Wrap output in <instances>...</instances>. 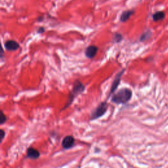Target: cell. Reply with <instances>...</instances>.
Segmentation results:
<instances>
[{"label":"cell","instance_id":"1","mask_svg":"<svg viewBox=\"0 0 168 168\" xmlns=\"http://www.w3.org/2000/svg\"><path fill=\"white\" fill-rule=\"evenodd\" d=\"M132 97V91L129 88H121L112 95L111 101L117 104H124L129 102Z\"/></svg>","mask_w":168,"mask_h":168},{"label":"cell","instance_id":"2","mask_svg":"<svg viewBox=\"0 0 168 168\" xmlns=\"http://www.w3.org/2000/svg\"><path fill=\"white\" fill-rule=\"evenodd\" d=\"M86 90V86L83 85V84L79 80H76L74 82L73 87L72 90L70 91V93L68 95V100H67V103L65 105V107L63 109H65L67 107H68L70 105L73 103L74 99L77 97V96L83 93Z\"/></svg>","mask_w":168,"mask_h":168},{"label":"cell","instance_id":"3","mask_svg":"<svg viewBox=\"0 0 168 168\" xmlns=\"http://www.w3.org/2000/svg\"><path fill=\"white\" fill-rule=\"evenodd\" d=\"M107 109H108L107 102V101L102 102L101 103L99 104V106L96 107L93 112H92L90 120H93L102 117L105 113L107 112Z\"/></svg>","mask_w":168,"mask_h":168},{"label":"cell","instance_id":"4","mask_svg":"<svg viewBox=\"0 0 168 168\" xmlns=\"http://www.w3.org/2000/svg\"><path fill=\"white\" fill-rule=\"evenodd\" d=\"M125 69H123L121 70L120 72H119L118 73H117L116 76L114 79V80H113L112 83V85H111V87H110V92H109V95H108V97H110V96L111 95H112L113 93H114V92L116 91L117 87L119 86L120 83V81H121V77H122L123 74H124L125 72Z\"/></svg>","mask_w":168,"mask_h":168},{"label":"cell","instance_id":"5","mask_svg":"<svg viewBox=\"0 0 168 168\" xmlns=\"http://www.w3.org/2000/svg\"><path fill=\"white\" fill-rule=\"evenodd\" d=\"M5 49L9 51H16L20 47V45L17 41L15 40H7L5 41L4 45Z\"/></svg>","mask_w":168,"mask_h":168},{"label":"cell","instance_id":"6","mask_svg":"<svg viewBox=\"0 0 168 168\" xmlns=\"http://www.w3.org/2000/svg\"><path fill=\"white\" fill-rule=\"evenodd\" d=\"M98 50L99 49L96 45H91L88 46V47L86 49L85 55L87 58L91 59V58H94L96 56V53L98 52Z\"/></svg>","mask_w":168,"mask_h":168},{"label":"cell","instance_id":"7","mask_svg":"<svg viewBox=\"0 0 168 168\" xmlns=\"http://www.w3.org/2000/svg\"><path fill=\"white\" fill-rule=\"evenodd\" d=\"M74 141H75V139L71 135L66 136L64 138H63L62 142V148L64 149H71L74 145Z\"/></svg>","mask_w":168,"mask_h":168},{"label":"cell","instance_id":"8","mask_svg":"<svg viewBox=\"0 0 168 168\" xmlns=\"http://www.w3.org/2000/svg\"><path fill=\"white\" fill-rule=\"evenodd\" d=\"M135 13V10L131 9V10H127L124 11L121 14L120 20L121 23H125L126 21H128L129 18Z\"/></svg>","mask_w":168,"mask_h":168},{"label":"cell","instance_id":"9","mask_svg":"<svg viewBox=\"0 0 168 168\" xmlns=\"http://www.w3.org/2000/svg\"><path fill=\"white\" fill-rule=\"evenodd\" d=\"M40 156L39 151L37 149H33V147H30L27 150V157L31 159H37Z\"/></svg>","mask_w":168,"mask_h":168},{"label":"cell","instance_id":"10","mask_svg":"<svg viewBox=\"0 0 168 168\" xmlns=\"http://www.w3.org/2000/svg\"><path fill=\"white\" fill-rule=\"evenodd\" d=\"M165 17V13L163 11H158L152 15V19L154 21L163 20Z\"/></svg>","mask_w":168,"mask_h":168},{"label":"cell","instance_id":"11","mask_svg":"<svg viewBox=\"0 0 168 168\" xmlns=\"http://www.w3.org/2000/svg\"><path fill=\"white\" fill-rule=\"evenodd\" d=\"M122 40H123V36L120 33H116L114 34V36H113L112 41L114 42V43L118 44L122 41Z\"/></svg>","mask_w":168,"mask_h":168},{"label":"cell","instance_id":"12","mask_svg":"<svg viewBox=\"0 0 168 168\" xmlns=\"http://www.w3.org/2000/svg\"><path fill=\"white\" fill-rule=\"evenodd\" d=\"M151 34H152V33H151V32L150 30H148L146 32L143 33L140 37V39H139L140 41H144L147 40L149 38H150L151 36Z\"/></svg>","mask_w":168,"mask_h":168},{"label":"cell","instance_id":"13","mask_svg":"<svg viewBox=\"0 0 168 168\" xmlns=\"http://www.w3.org/2000/svg\"><path fill=\"white\" fill-rule=\"evenodd\" d=\"M7 121V117L4 114L3 111H1V116H0V124L3 125L4 123H5Z\"/></svg>","mask_w":168,"mask_h":168},{"label":"cell","instance_id":"14","mask_svg":"<svg viewBox=\"0 0 168 168\" xmlns=\"http://www.w3.org/2000/svg\"><path fill=\"white\" fill-rule=\"evenodd\" d=\"M45 28L44 27H40L37 30V33H40V34H41V33H44L45 32Z\"/></svg>","mask_w":168,"mask_h":168},{"label":"cell","instance_id":"15","mask_svg":"<svg viewBox=\"0 0 168 168\" xmlns=\"http://www.w3.org/2000/svg\"><path fill=\"white\" fill-rule=\"evenodd\" d=\"M0 131H1V141H2L4 137H5V131H4V130H3V129L0 130Z\"/></svg>","mask_w":168,"mask_h":168},{"label":"cell","instance_id":"16","mask_svg":"<svg viewBox=\"0 0 168 168\" xmlns=\"http://www.w3.org/2000/svg\"><path fill=\"white\" fill-rule=\"evenodd\" d=\"M44 16H38V17H37V21H39V22H41V21H42V20H44Z\"/></svg>","mask_w":168,"mask_h":168},{"label":"cell","instance_id":"17","mask_svg":"<svg viewBox=\"0 0 168 168\" xmlns=\"http://www.w3.org/2000/svg\"><path fill=\"white\" fill-rule=\"evenodd\" d=\"M0 55H1V58H3V50L2 49V53H1V54H0Z\"/></svg>","mask_w":168,"mask_h":168}]
</instances>
